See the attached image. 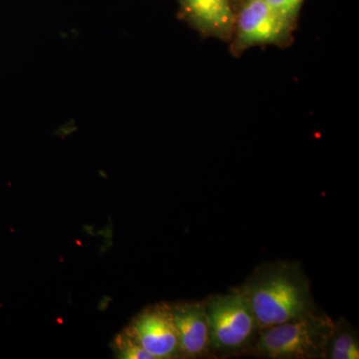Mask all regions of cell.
<instances>
[{"label": "cell", "instance_id": "6da1fadb", "mask_svg": "<svg viewBox=\"0 0 359 359\" xmlns=\"http://www.w3.org/2000/svg\"><path fill=\"white\" fill-rule=\"evenodd\" d=\"M238 289L250 302L259 332L320 311L308 276L297 262L262 264Z\"/></svg>", "mask_w": 359, "mask_h": 359}, {"label": "cell", "instance_id": "7a4b0ae2", "mask_svg": "<svg viewBox=\"0 0 359 359\" xmlns=\"http://www.w3.org/2000/svg\"><path fill=\"white\" fill-rule=\"evenodd\" d=\"M334 321L323 311L264 328L248 353L271 359L325 358Z\"/></svg>", "mask_w": 359, "mask_h": 359}, {"label": "cell", "instance_id": "3957f363", "mask_svg": "<svg viewBox=\"0 0 359 359\" xmlns=\"http://www.w3.org/2000/svg\"><path fill=\"white\" fill-rule=\"evenodd\" d=\"M210 349L218 353H244L259 332L247 297L236 289L205 299Z\"/></svg>", "mask_w": 359, "mask_h": 359}, {"label": "cell", "instance_id": "277c9868", "mask_svg": "<svg viewBox=\"0 0 359 359\" xmlns=\"http://www.w3.org/2000/svg\"><path fill=\"white\" fill-rule=\"evenodd\" d=\"M294 28L276 15L264 0H245L236 13L231 50L238 56L252 47L287 46L292 41Z\"/></svg>", "mask_w": 359, "mask_h": 359}, {"label": "cell", "instance_id": "5b68a950", "mask_svg": "<svg viewBox=\"0 0 359 359\" xmlns=\"http://www.w3.org/2000/svg\"><path fill=\"white\" fill-rule=\"evenodd\" d=\"M125 330L153 359L183 358L178 332L167 304L146 308Z\"/></svg>", "mask_w": 359, "mask_h": 359}, {"label": "cell", "instance_id": "8992f818", "mask_svg": "<svg viewBox=\"0 0 359 359\" xmlns=\"http://www.w3.org/2000/svg\"><path fill=\"white\" fill-rule=\"evenodd\" d=\"M180 15L204 37L231 42L236 13L230 0H177Z\"/></svg>", "mask_w": 359, "mask_h": 359}, {"label": "cell", "instance_id": "52a82bcc", "mask_svg": "<svg viewBox=\"0 0 359 359\" xmlns=\"http://www.w3.org/2000/svg\"><path fill=\"white\" fill-rule=\"evenodd\" d=\"M180 340L183 358H196L209 353V323L205 301L168 304Z\"/></svg>", "mask_w": 359, "mask_h": 359}, {"label": "cell", "instance_id": "ba28073f", "mask_svg": "<svg viewBox=\"0 0 359 359\" xmlns=\"http://www.w3.org/2000/svg\"><path fill=\"white\" fill-rule=\"evenodd\" d=\"M325 358L358 359V332L346 320L334 321L332 334L328 337Z\"/></svg>", "mask_w": 359, "mask_h": 359}, {"label": "cell", "instance_id": "9c48e42d", "mask_svg": "<svg viewBox=\"0 0 359 359\" xmlns=\"http://www.w3.org/2000/svg\"><path fill=\"white\" fill-rule=\"evenodd\" d=\"M114 351L116 355L119 358L153 359L126 330H123L114 339Z\"/></svg>", "mask_w": 359, "mask_h": 359}, {"label": "cell", "instance_id": "30bf717a", "mask_svg": "<svg viewBox=\"0 0 359 359\" xmlns=\"http://www.w3.org/2000/svg\"><path fill=\"white\" fill-rule=\"evenodd\" d=\"M271 11L282 20L297 26L304 0H264Z\"/></svg>", "mask_w": 359, "mask_h": 359}, {"label": "cell", "instance_id": "8fae6325", "mask_svg": "<svg viewBox=\"0 0 359 359\" xmlns=\"http://www.w3.org/2000/svg\"><path fill=\"white\" fill-rule=\"evenodd\" d=\"M231 6H233V9L238 8V6L245 1V0H230Z\"/></svg>", "mask_w": 359, "mask_h": 359}]
</instances>
